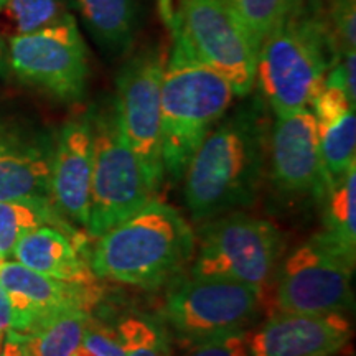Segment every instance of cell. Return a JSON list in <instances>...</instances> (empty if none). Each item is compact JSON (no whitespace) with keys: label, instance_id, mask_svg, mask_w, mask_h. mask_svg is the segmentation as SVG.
<instances>
[{"label":"cell","instance_id":"obj_21","mask_svg":"<svg viewBox=\"0 0 356 356\" xmlns=\"http://www.w3.org/2000/svg\"><path fill=\"white\" fill-rule=\"evenodd\" d=\"M92 312L66 310L32 332L19 335L25 356H71L83 343V335Z\"/></svg>","mask_w":356,"mask_h":356},{"label":"cell","instance_id":"obj_26","mask_svg":"<svg viewBox=\"0 0 356 356\" xmlns=\"http://www.w3.org/2000/svg\"><path fill=\"white\" fill-rule=\"evenodd\" d=\"M337 56L356 50V0H327L320 8Z\"/></svg>","mask_w":356,"mask_h":356},{"label":"cell","instance_id":"obj_29","mask_svg":"<svg viewBox=\"0 0 356 356\" xmlns=\"http://www.w3.org/2000/svg\"><path fill=\"white\" fill-rule=\"evenodd\" d=\"M12 328V307L6 291L0 286V341Z\"/></svg>","mask_w":356,"mask_h":356},{"label":"cell","instance_id":"obj_27","mask_svg":"<svg viewBox=\"0 0 356 356\" xmlns=\"http://www.w3.org/2000/svg\"><path fill=\"white\" fill-rule=\"evenodd\" d=\"M181 356H251L248 330L188 345Z\"/></svg>","mask_w":356,"mask_h":356},{"label":"cell","instance_id":"obj_33","mask_svg":"<svg viewBox=\"0 0 356 356\" xmlns=\"http://www.w3.org/2000/svg\"><path fill=\"white\" fill-rule=\"evenodd\" d=\"M0 343H2V341H0Z\"/></svg>","mask_w":356,"mask_h":356},{"label":"cell","instance_id":"obj_18","mask_svg":"<svg viewBox=\"0 0 356 356\" xmlns=\"http://www.w3.org/2000/svg\"><path fill=\"white\" fill-rule=\"evenodd\" d=\"M76 233L40 226L26 233L13 248L12 257L29 269L48 277L68 282L92 284L97 282L86 256L81 254L83 241H76Z\"/></svg>","mask_w":356,"mask_h":356},{"label":"cell","instance_id":"obj_6","mask_svg":"<svg viewBox=\"0 0 356 356\" xmlns=\"http://www.w3.org/2000/svg\"><path fill=\"white\" fill-rule=\"evenodd\" d=\"M262 289L221 277L177 282L163 304V322L188 346L248 330L261 312Z\"/></svg>","mask_w":356,"mask_h":356},{"label":"cell","instance_id":"obj_14","mask_svg":"<svg viewBox=\"0 0 356 356\" xmlns=\"http://www.w3.org/2000/svg\"><path fill=\"white\" fill-rule=\"evenodd\" d=\"M351 325L345 314L275 312L248 332L251 356H335L348 345Z\"/></svg>","mask_w":356,"mask_h":356},{"label":"cell","instance_id":"obj_11","mask_svg":"<svg viewBox=\"0 0 356 356\" xmlns=\"http://www.w3.org/2000/svg\"><path fill=\"white\" fill-rule=\"evenodd\" d=\"M355 262L333 248L322 234L293 249L277 274L279 312L333 314L351 309Z\"/></svg>","mask_w":356,"mask_h":356},{"label":"cell","instance_id":"obj_25","mask_svg":"<svg viewBox=\"0 0 356 356\" xmlns=\"http://www.w3.org/2000/svg\"><path fill=\"white\" fill-rule=\"evenodd\" d=\"M124 356H172L165 325L149 315H129L115 325Z\"/></svg>","mask_w":356,"mask_h":356},{"label":"cell","instance_id":"obj_3","mask_svg":"<svg viewBox=\"0 0 356 356\" xmlns=\"http://www.w3.org/2000/svg\"><path fill=\"white\" fill-rule=\"evenodd\" d=\"M229 83L200 61L178 35L162 78L163 172L172 180H181L191 157L208 132L228 113L234 99Z\"/></svg>","mask_w":356,"mask_h":356},{"label":"cell","instance_id":"obj_24","mask_svg":"<svg viewBox=\"0 0 356 356\" xmlns=\"http://www.w3.org/2000/svg\"><path fill=\"white\" fill-rule=\"evenodd\" d=\"M234 13L239 24L259 44L270 32H274L291 13L300 6L302 0H222Z\"/></svg>","mask_w":356,"mask_h":356},{"label":"cell","instance_id":"obj_31","mask_svg":"<svg viewBox=\"0 0 356 356\" xmlns=\"http://www.w3.org/2000/svg\"><path fill=\"white\" fill-rule=\"evenodd\" d=\"M8 68V63H7V50H6V43L0 40V76H3L6 74V71Z\"/></svg>","mask_w":356,"mask_h":356},{"label":"cell","instance_id":"obj_32","mask_svg":"<svg viewBox=\"0 0 356 356\" xmlns=\"http://www.w3.org/2000/svg\"><path fill=\"white\" fill-rule=\"evenodd\" d=\"M71 356H96V355H92L91 351H89L88 348H84V346L81 345V346H79V348H78L76 351H74V353L71 355Z\"/></svg>","mask_w":356,"mask_h":356},{"label":"cell","instance_id":"obj_28","mask_svg":"<svg viewBox=\"0 0 356 356\" xmlns=\"http://www.w3.org/2000/svg\"><path fill=\"white\" fill-rule=\"evenodd\" d=\"M81 345L96 356H124V350L115 327L101 322L92 315L89 317Z\"/></svg>","mask_w":356,"mask_h":356},{"label":"cell","instance_id":"obj_10","mask_svg":"<svg viewBox=\"0 0 356 356\" xmlns=\"http://www.w3.org/2000/svg\"><path fill=\"white\" fill-rule=\"evenodd\" d=\"M7 63L22 81L63 102L79 101L86 92L88 50L76 20L8 40Z\"/></svg>","mask_w":356,"mask_h":356},{"label":"cell","instance_id":"obj_15","mask_svg":"<svg viewBox=\"0 0 356 356\" xmlns=\"http://www.w3.org/2000/svg\"><path fill=\"white\" fill-rule=\"evenodd\" d=\"M55 140L19 122L0 121V202L48 198Z\"/></svg>","mask_w":356,"mask_h":356},{"label":"cell","instance_id":"obj_5","mask_svg":"<svg viewBox=\"0 0 356 356\" xmlns=\"http://www.w3.org/2000/svg\"><path fill=\"white\" fill-rule=\"evenodd\" d=\"M89 114L92 173L86 229L96 239L144 208L154 200V193L147 185L139 160L124 139L114 102L89 111Z\"/></svg>","mask_w":356,"mask_h":356},{"label":"cell","instance_id":"obj_20","mask_svg":"<svg viewBox=\"0 0 356 356\" xmlns=\"http://www.w3.org/2000/svg\"><path fill=\"white\" fill-rule=\"evenodd\" d=\"M40 226H55L74 233L48 198H25L0 202V261L12 257L13 248L30 231Z\"/></svg>","mask_w":356,"mask_h":356},{"label":"cell","instance_id":"obj_12","mask_svg":"<svg viewBox=\"0 0 356 356\" xmlns=\"http://www.w3.org/2000/svg\"><path fill=\"white\" fill-rule=\"evenodd\" d=\"M0 286L12 307V328L19 335L32 332L66 310L92 312L102 299L99 282L78 284L48 277L17 261H0Z\"/></svg>","mask_w":356,"mask_h":356},{"label":"cell","instance_id":"obj_8","mask_svg":"<svg viewBox=\"0 0 356 356\" xmlns=\"http://www.w3.org/2000/svg\"><path fill=\"white\" fill-rule=\"evenodd\" d=\"M167 53L149 47L132 55L115 79L114 109L124 139L139 160L147 185L155 195L162 186V92Z\"/></svg>","mask_w":356,"mask_h":356},{"label":"cell","instance_id":"obj_22","mask_svg":"<svg viewBox=\"0 0 356 356\" xmlns=\"http://www.w3.org/2000/svg\"><path fill=\"white\" fill-rule=\"evenodd\" d=\"M355 191L356 168H351L341 180L332 185L323 198V231L320 233L351 262L356 259Z\"/></svg>","mask_w":356,"mask_h":356},{"label":"cell","instance_id":"obj_2","mask_svg":"<svg viewBox=\"0 0 356 356\" xmlns=\"http://www.w3.org/2000/svg\"><path fill=\"white\" fill-rule=\"evenodd\" d=\"M89 254L97 279L155 289L184 269L195 251V233L170 204L150 200L131 218L106 231Z\"/></svg>","mask_w":356,"mask_h":356},{"label":"cell","instance_id":"obj_23","mask_svg":"<svg viewBox=\"0 0 356 356\" xmlns=\"http://www.w3.org/2000/svg\"><path fill=\"white\" fill-rule=\"evenodd\" d=\"M68 15V0H0V40L35 33Z\"/></svg>","mask_w":356,"mask_h":356},{"label":"cell","instance_id":"obj_13","mask_svg":"<svg viewBox=\"0 0 356 356\" xmlns=\"http://www.w3.org/2000/svg\"><path fill=\"white\" fill-rule=\"evenodd\" d=\"M270 178L284 197L323 200L332 188L320 155L318 131L310 109L280 115L269 132Z\"/></svg>","mask_w":356,"mask_h":356},{"label":"cell","instance_id":"obj_16","mask_svg":"<svg viewBox=\"0 0 356 356\" xmlns=\"http://www.w3.org/2000/svg\"><path fill=\"white\" fill-rule=\"evenodd\" d=\"M92 173V126L91 114L70 119L61 127L53 154L51 203L66 221L88 225L89 190Z\"/></svg>","mask_w":356,"mask_h":356},{"label":"cell","instance_id":"obj_17","mask_svg":"<svg viewBox=\"0 0 356 356\" xmlns=\"http://www.w3.org/2000/svg\"><path fill=\"white\" fill-rule=\"evenodd\" d=\"M312 109L317 121L323 168L333 185L351 168H356L355 102L346 95L337 74L328 71L325 86Z\"/></svg>","mask_w":356,"mask_h":356},{"label":"cell","instance_id":"obj_7","mask_svg":"<svg viewBox=\"0 0 356 356\" xmlns=\"http://www.w3.org/2000/svg\"><path fill=\"white\" fill-rule=\"evenodd\" d=\"M282 252L277 226L244 213H226L200 229L198 256L191 275L221 277L262 289Z\"/></svg>","mask_w":356,"mask_h":356},{"label":"cell","instance_id":"obj_19","mask_svg":"<svg viewBox=\"0 0 356 356\" xmlns=\"http://www.w3.org/2000/svg\"><path fill=\"white\" fill-rule=\"evenodd\" d=\"M73 6L102 50L114 56L131 50L137 30L136 0H73Z\"/></svg>","mask_w":356,"mask_h":356},{"label":"cell","instance_id":"obj_30","mask_svg":"<svg viewBox=\"0 0 356 356\" xmlns=\"http://www.w3.org/2000/svg\"><path fill=\"white\" fill-rule=\"evenodd\" d=\"M0 356H25L20 340L13 332H7L0 343Z\"/></svg>","mask_w":356,"mask_h":356},{"label":"cell","instance_id":"obj_4","mask_svg":"<svg viewBox=\"0 0 356 356\" xmlns=\"http://www.w3.org/2000/svg\"><path fill=\"white\" fill-rule=\"evenodd\" d=\"M337 58L320 8L302 0L284 24L261 42L254 81L277 118L310 109Z\"/></svg>","mask_w":356,"mask_h":356},{"label":"cell","instance_id":"obj_9","mask_svg":"<svg viewBox=\"0 0 356 356\" xmlns=\"http://www.w3.org/2000/svg\"><path fill=\"white\" fill-rule=\"evenodd\" d=\"M173 33L200 61L220 73L236 96L251 92L257 44L222 0H180Z\"/></svg>","mask_w":356,"mask_h":356},{"label":"cell","instance_id":"obj_1","mask_svg":"<svg viewBox=\"0 0 356 356\" xmlns=\"http://www.w3.org/2000/svg\"><path fill=\"white\" fill-rule=\"evenodd\" d=\"M269 126L251 101L208 132L185 170V202L197 221L251 207L264 181Z\"/></svg>","mask_w":356,"mask_h":356}]
</instances>
